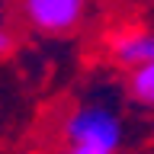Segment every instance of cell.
Wrapping results in <instances>:
<instances>
[{"label": "cell", "mask_w": 154, "mask_h": 154, "mask_svg": "<svg viewBox=\"0 0 154 154\" xmlns=\"http://www.w3.org/2000/svg\"><path fill=\"white\" fill-rule=\"evenodd\" d=\"M58 135L64 144L77 148H103V151H119L125 144V119L112 103L100 96L80 100L61 116Z\"/></svg>", "instance_id": "cell-1"}, {"label": "cell", "mask_w": 154, "mask_h": 154, "mask_svg": "<svg viewBox=\"0 0 154 154\" xmlns=\"http://www.w3.org/2000/svg\"><path fill=\"white\" fill-rule=\"evenodd\" d=\"M16 13L35 35L67 38L87 26L93 0H16Z\"/></svg>", "instance_id": "cell-2"}, {"label": "cell", "mask_w": 154, "mask_h": 154, "mask_svg": "<svg viewBox=\"0 0 154 154\" xmlns=\"http://www.w3.org/2000/svg\"><path fill=\"white\" fill-rule=\"evenodd\" d=\"M103 55L119 71H132L154 61V23L132 19V23L112 26L103 38Z\"/></svg>", "instance_id": "cell-3"}, {"label": "cell", "mask_w": 154, "mask_h": 154, "mask_svg": "<svg viewBox=\"0 0 154 154\" xmlns=\"http://www.w3.org/2000/svg\"><path fill=\"white\" fill-rule=\"evenodd\" d=\"M125 93H128V100L135 106L154 109V61L125 71Z\"/></svg>", "instance_id": "cell-4"}, {"label": "cell", "mask_w": 154, "mask_h": 154, "mask_svg": "<svg viewBox=\"0 0 154 154\" xmlns=\"http://www.w3.org/2000/svg\"><path fill=\"white\" fill-rule=\"evenodd\" d=\"M16 32H13V29L10 26H3L0 29V58H7V55H13V51H16Z\"/></svg>", "instance_id": "cell-5"}, {"label": "cell", "mask_w": 154, "mask_h": 154, "mask_svg": "<svg viewBox=\"0 0 154 154\" xmlns=\"http://www.w3.org/2000/svg\"><path fill=\"white\" fill-rule=\"evenodd\" d=\"M61 154H119V151H103V148H77V144H64Z\"/></svg>", "instance_id": "cell-6"}]
</instances>
